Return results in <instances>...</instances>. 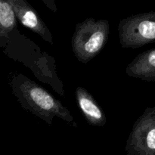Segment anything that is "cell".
<instances>
[{
  "label": "cell",
  "mask_w": 155,
  "mask_h": 155,
  "mask_svg": "<svg viewBox=\"0 0 155 155\" xmlns=\"http://www.w3.org/2000/svg\"><path fill=\"white\" fill-rule=\"evenodd\" d=\"M10 85L12 93L24 110L50 126L54 117H57L73 127H77L71 112L59 100L25 75L19 74L14 76Z\"/></svg>",
  "instance_id": "obj_1"
},
{
  "label": "cell",
  "mask_w": 155,
  "mask_h": 155,
  "mask_svg": "<svg viewBox=\"0 0 155 155\" xmlns=\"http://www.w3.org/2000/svg\"><path fill=\"white\" fill-rule=\"evenodd\" d=\"M110 33L107 20L88 18L76 25L71 47L77 61L86 64L96 57L107 44Z\"/></svg>",
  "instance_id": "obj_2"
},
{
  "label": "cell",
  "mask_w": 155,
  "mask_h": 155,
  "mask_svg": "<svg viewBox=\"0 0 155 155\" xmlns=\"http://www.w3.org/2000/svg\"><path fill=\"white\" fill-rule=\"evenodd\" d=\"M118 36L123 48H141L155 43V12L125 18L118 24Z\"/></svg>",
  "instance_id": "obj_3"
},
{
  "label": "cell",
  "mask_w": 155,
  "mask_h": 155,
  "mask_svg": "<svg viewBox=\"0 0 155 155\" xmlns=\"http://www.w3.org/2000/svg\"><path fill=\"white\" fill-rule=\"evenodd\" d=\"M127 155H155V106L136 120L126 142Z\"/></svg>",
  "instance_id": "obj_4"
},
{
  "label": "cell",
  "mask_w": 155,
  "mask_h": 155,
  "mask_svg": "<svg viewBox=\"0 0 155 155\" xmlns=\"http://www.w3.org/2000/svg\"><path fill=\"white\" fill-rule=\"evenodd\" d=\"M9 2L21 25L39 35L45 42L53 45V36L50 30L31 5L25 0H9Z\"/></svg>",
  "instance_id": "obj_5"
},
{
  "label": "cell",
  "mask_w": 155,
  "mask_h": 155,
  "mask_svg": "<svg viewBox=\"0 0 155 155\" xmlns=\"http://www.w3.org/2000/svg\"><path fill=\"white\" fill-rule=\"evenodd\" d=\"M75 97L79 108L89 125L99 127L105 125L107 118L104 110L85 88L77 87L75 91Z\"/></svg>",
  "instance_id": "obj_6"
},
{
  "label": "cell",
  "mask_w": 155,
  "mask_h": 155,
  "mask_svg": "<svg viewBox=\"0 0 155 155\" xmlns=\"http://www.w3.org/2000/svg\"><path fill=\"white\" fill-rule=\"evenodd\" d=\"M126 74L146 82H155V48L138 54L126 68Z\"/></svg>",
  "instance_id": "obj_7"
},
{
  "label": "cell",
  "mask_w": 155,
  "mask_h": 155,
  "mask_svg": "<svg viewBox=\"0 0 155 155\" xmlns=\"http://www.w3.org/2000/svg\"><path fill=\"white\" fill-rule=\"evenodd\" d=\"M16 30L18 19L12 4L9 0H0V48H6Z\"/></svg>",
  "instance_id": "obj_8"
},
{
  "label": "cell",
  "mask_w": 155,
  "mask_h": 155,
  "mask_svg": "<svg viewBox=\"0 0 155 155\" xmlns=\"http://www.w3.org/2000/svg\"><path fill=\"white\" fill-rule=\"evenodd\" d=\"M42 2L53 12H57V8H56L55 3L54 1H52V0H42Z\"/></svg>",
  "instance_id": "obj_9"
}]
</instances>
